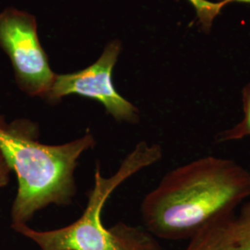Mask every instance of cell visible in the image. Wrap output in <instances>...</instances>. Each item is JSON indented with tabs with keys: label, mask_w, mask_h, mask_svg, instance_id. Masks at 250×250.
<instances>
[{
	"label": "cell",
	"mask_w": 250,
	"mask_h": 250,
	"mask_svg": "<svg viewBox=\"0 0 250 250\" xmlns=\"http://www.w3.org/2000/svg\"><path fill=\"white\" fill-rule=\"evenodd\" d=\"M234 225L236 250H250V200L243 203Z\"/></svg>",
	"instance_id": "obj_9"
},
{
	"label": "cell",
	"mask_w": 250,
	"mask_h": 250,
	"mask_svg": "<svg viewBox=\"0 0 250 250\" xmlns=\"http://www.w3.org/2000/svg\"><path fill=\"white\" fill-rule=\"evenodd\" d=\"M39 136L35 122L18 119L7 123L0 116V149L18 182L11 226L28 224L48 206L71 205L77 194L74 174L79 160L97 145L90 130L59 145L43 143Z\"/></svg>",
	"instance_id": "obj_2"
},
{
	"label": "cell",
	"mask_w": 250,
	"mask_h": 250,
	"mask_svg": "<svg viewBox=\"0 0 250 250\" xmlns=\"http://www.w3.org/2000/svg\"><path fill=\"white\" fill-rule=\"evenodd\" d=\"M235 215L212 221L193 235L185 250H236Z\"/></svg>",
	"instance_id": "obj_6"
},
{
	"label": "cell",
	"mask_w": 250,
	"mask_h": 250,
	"mask_svg": "<svg viewBox=\"0 0 250 250\" xmlns=\"http://www.w3.org/2000/svg\"><path fill=\"white\" fill-rule=\"evenodd\" d=\"M250 197V171L236 161L206 156L168 171L144 197L145 228L163 240L190 239Z\"/></svg>",
	"instance_id": "obj_1"
},
{
	"label": "cell",
	"mask_w": 250,
	"mask_h": 250,
	"mask_svg": "<svg viewBox=\"0 0 250 250\" xmlns=\"http://www.w3.org/2000/svg\"><path fill=\"white\" fill-rule=\"evenodd\" d=\"M0 47L10 59L20 89L45 99L57 74L39 41L36 18L11 8L0 13Z\"/></svg>",
	"instance_id": "obj_4"
},
{
	"label": "cell",
	"mask_w": 250,
	"mask_h": 250,
	"mask_svg": "<svg viewBox=\"0 0 250 250\" xmlns=\"http://www.w3.org/2000/svg\"><path fill=\"white\" fill-rule=\"evenodd\" d=\"M11 171L12 170L9 167L8 161L6 160L3 152L0 149V188L8 186Z\"/></svg>",
	"instance_id": "obj_10"
},
{
	"label": "cell",
	"mask_w": 250,
	"mask_h": 250,
	"mask_svg": "<svg viewBox=\"0 0 250 250\" xmlns=\"http://www.w3.org/2000/svg\"><path fill=\"white\" fill-rule=\"evenodd\" d=\"M242 105L244 116L241 121L229 129H225L217 134L218 143L238 141L250 136V83L242 90Z\"/></svg>",
	"instance_id": "obj_7"
},
{
	"label": "cell",
	"mask_w": 250,
	"mask_h": 250,
	"mask_svg": "<svg viewBox=\"0 0 250 250\" xmlns=\"http://www.w3.org/2000/svg\"><path fill=\"white\" fill-rule=\"evenodd\" d=\"M161 158L162 148L159 144L141 141L111 176L105 177L100 164H97L87 204L75 222L53 230H36L28 224L11 228L34 242L40 250H162L158 238L146 228L125 223L107 228L102 222L104 206L117 188Z\"/></svg>",
	"instance_id": "obj_3"
},
{
	"label": "cell",
	"mask_w": 250,
	"mask_h": 250,
	"mask_svg": "<svg viewBox=\"0 0 250 250\" xmlns=\"http://www.w3.org/2000/svg\"><path fill=\"white\" fill-rule=\"evenodd\" d=\"M121 49V42L112 41L89 67L72 73L57 74L45 100L57 104L67 96L78 95L101 103L107 114L119 123H138V108L117 91L112 81V72Z\"/></svg>",
	"instance_id": "obj_5"
},
{
	"label": "cell",
	"mask_w": 250,
	"mask_h": 250,
	"mask_svg": "<svg viewBox=\"0 0 250 250\" xmlns=\"http://www.w3.org/2000/svg\"><path fill=\"white\" fill-rule=\"evenodd\" d=\"M193 4L197 10V18L199 19L200 23L204 29L208 30L213 19L221 12V9L227 4L232 2L237 3H250V0H220L219 2H209L207 0H188Z\"/></svg>",
	"instance_id": "obj_8"
}]
</instances>
